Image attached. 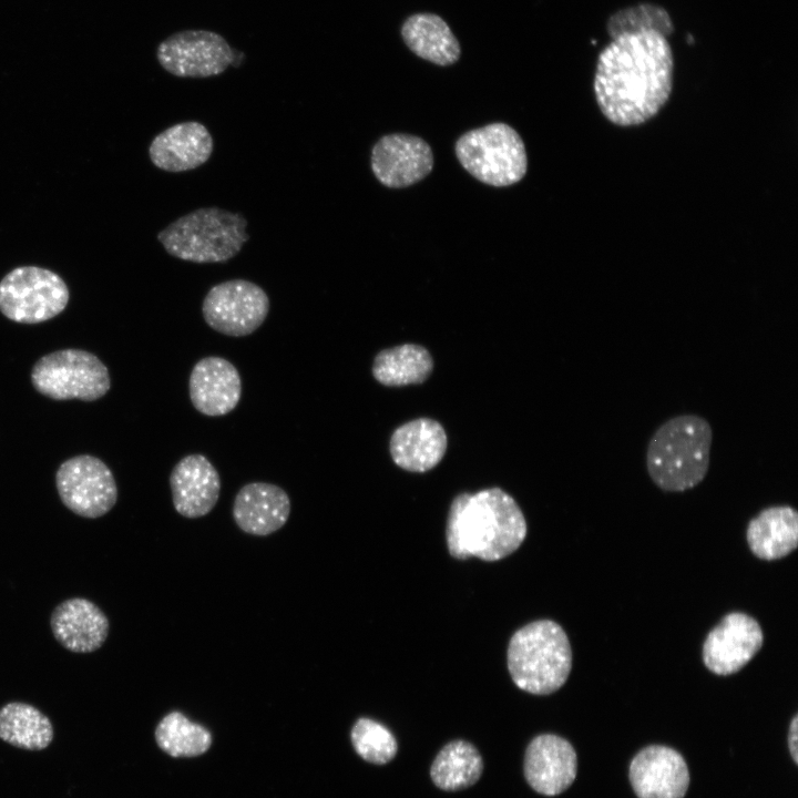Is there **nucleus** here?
<instances>
[{"instance_id":"1","label":"nucleus","mask_w":798,"mask_h":798,"mask_svg":"<svg viewBox=\"0 0 798 798\" xmlns=\"http://www.w3.org/2000/svg\"><path fill=\"white\" fill-rule=\"evenodd\" d=\"M673 74L674 58L665 34L655 29L620 33L597 58L596 103L615 125L643 124L668 101Z\"/></svg>"},{"instance_id":"2","label":"nucleus","mask_w":798,"mask_h":798,"mask_svg":"<svg viewBox=\"0 0 798 798\" xmlns=\"http://www.w3.org/2000/svg\"><path fill=\"white\" fill-rule=\"evenodd\" d=\"M526 521L516 501L500 488L460 493L451 502L446 539L458 559L498 561L512 554L526 536Z\"/></svg>"},{"instance_id":"3","label":"nucleus","mask_w":798,"mask_h":798,"mask_svg":"<svg viewBox=\"0 0 798 798\" xmlns=\"http://www.w3.org/2000/svg\"><path fill=\"white\" fill-rule=\"evenodd\" d=\"M713 430L697 415H679L662 423L646 448V470L652 481L667 492L693 489L709 468Z\"/></svg>"},{"instance_id":"4","label":"nucleus","mask_w":798,"mask_h":798,"mask_svg":"<svg viewBox=\"0 0 798 798\" xmlns=\"http://www.w3.org/2000/svg\"><path fill=\"white\" fill-rule=\"evenodd\" d=\"M507 663L510 676L520 689L549 695L566 682L572 668V649L557 623L539 620L512 635Z\"/></svg>"},{"instance_id":"5","label":"nucleus","mask_w":798,"mask_h":798,"mask_svg":"<svg viewBox=\"0 0 798 798\" xmlns=\"http://www.w3.org/2000/svg\"><path fill=\"white\" fill-rule=\"evenodd\" d=\"M242 213L219 207L192 211L160 231L157 239L166 253L197 264L225 263L248 241Z\"/></svg>"},{"instance_id":"6","label":"nucleus","mask_w":798,"mask_h":798,"mask_svg":"<svg viewBox=\"0 0 798 798\" xmlns=\"http://www.w3.org/2000/svg\"><path fill=\"white\" fill-rule=\"evenodd\" d=\"M454 150L463 168L491 186L515 184L526 173L524 143L505 123H491L464 133L456 142Z\"/></svg>"},{"instance_id":"7","label":"nucleus","mask_w":798,"mask_h":798,"mask_svg":"<svg viewBox=\"0 0 798 798\" xmlns=\"http://www.w3.org/2000/svg\"><path fill=\"white\" fill-rule=\"evenodd\" d=\"M31 382L53 400L95 401L108 393V367L92 352L62 349L41 357L32 367Z\"/></svg>"},{"instance_id":"8","label":"nucleus","mask_w":798,"mask_h":798,"mask_svg":"<svg viewBox=\"0 0 798 798\" xmlns=\"http://www.w3.org/2000/svg\"><path fill=\"white\" fill-rule=\"evenodd\" d=\"M69 298L64 280L37 266L14 268L0 282V311L20 324H39L58 316Z\"/></svg>"},{"instance_id":"9","label":"nucleus","mask_w":798,"mask_h":798,"mask_svg":"<svg viewBox=\"0 0 798 798\" xmlns=\"http://www.w3.org/2000/svg\"><path fill=\"white\" fill-rule=\"evenodd\" d=\"M62 503L74 514L96 519L117 501V487L110 468L99 458L80 454L63 461L55 473Z\"/></svg>"},{"instance_id":"10","label":"nucleus","mask_w":798,"mask_h":798,"mask_svg":"<svg viewBox=\"0 0 798 798\" xmlns=\"http://www.w3.org/2000/svg\"><path fill=\"white\" fill-rule=\"evenodd\" d=\"M269 298L257 284L246 279H231L214 285L202 304L205 323L215 331L229 337L253 334L265 321Z\"/></svg>"},{"instance_id":"11","label":"nucleus","mask_w":798,"mask_h":798,"mask_svg":"<svg viewBox=\"0 0 798 798\" xmlns=\"http://www.w3.org/2000/svg\"><path fill=\"white\" fill-rule=\"evenodd\" d=\"M156 58L172 75L201 79L222 74L233 63L235 54L216 32L182 30L157 45Z\"/></svg>"},{"instance_id":"12","label":"nucleus","mask_w":798,"mask_h":798,"mask_svg":"<svg viewBox=\"0 0 798 798\" xmlns=\"http://www.w3.org/2000/svg\"><path fill=\"white\" fill-rule=\"evenodd\" d=\"M763 642V631L757 621L734 612L708 633L703 645V661L713 673L730 675L755 656Z\"/></svg>"},{"instance_id":"13","label":"nucleus","mask_w":798,"mask_h":798,"mask_svg":"<svg viewBox=\"0 0 798 798\" xmlns=\"http://www.w3.org/2000/svg\"><path fill=\"white\" fill-rule=\"evenodd\" d=\"M433 167V154L422 139L408 134L382 136L372 147L371 168L385 186L400 188L423 180Z\"/></svg>"},{"instance_id":"14","label":"nucleus","mask_w":798,"mask_h":798,"mask_svg":"<svg viewBox=\"0 0 798 798\" xmlns=\"http://www.w3.org/2000/svg\"><path fill=\"white\" fill-rule=\"evenodd\" d=\"M628 775L638 798H683L689 785L688 767L682 755L661 745L638 751Z\"/></svg>"},{"instance_id":"15","label":"nucleus","mask_w":798,"mask_h":798,"mask_svg":"<svg viewBox=\"0 0 798 798\" xmlns=\"http://www.w3.org/2000/svg\"><path fill=\"white\" fill-rule=\"evenodd\" d=\"M577 757L572 745L553 734L534 737L525 749L524 777L530 787L544 796H556L576 777Z\"/></svg>"},{"instance_id":"16","label":"nucleus","mask_w":798,"mask_h":798,"mask_svg":"<svg viewBox=\"0 0 798 798\" xmlns=\"http://www.w3.org/2000/svg\"><path fill=\"white\" fill-rule=\"evenodd\" d=\"M175 511L188 519L208 514L221 493V477L212 462L201 453L183 457L170 474Z\"/></svg>"},{"instance_id":"17","label":"nucleus","mask_w":798,"mask_h":798,"mask_svg":"<svg viewBox=\"0 0 798 798\" xmlns=\"http://www.w3.org/2000/svg\"><path fill=\"white\" fill-rule=\"evenodd\" d=\"M188 393L198 412L208 417L227 415L241 400V375L237 368L223 357H204L191 371Z\"/></svg>"},{"instance_id":"18","label":"nucleus","mask_w":798,"mask_h":798,"mask_svg":"<svg viewBox=\"0 0 798 798\" xmlns=\"http://www.w3.org/2000/svg\"><path fill=\"white\" fill-rule=\"evenodd\" d=\"M57 642L73 653H92L106 641L110 630L105 613L84 597L68 598L58 604L50 617Z\"/></svg>"},{"instance_id":"19","label":"nucleus","mask_w":798,"mask_h":798,"mask_svg":"<svg viewBox=\"0 0 798 798\" xmlns=\"http://www.w3.org/2000/svg\"><path fill=\"white\" fill-rule=\"evenodd\" d=\"M213 147V137L207 127L200 122L187 121L158 133L150 144L149 155L160 170L180 173L206 163Z\"/></svg>"},{"instance_id":"20","label":"nucleus","mask_w":798,"mask_h":798,"mask_svg":"<svg viewBox=\"0 0 798 798\" xmlns=\"http://www.w3.org/2000/svg\"><path fill=\"white\" fill-rule=\"evenodd\" d=\"M290 509V499L283 488L257 481L247 483L238 490L232 513L242 531L265 536L285 525Z\"/></svg>"},{"instance_id":"21","label":"nucleus","mask_w":798,"mask_h":798,"mask_svg":"<svg viewBox=\"0 0 798 798\" xmlns=\"http://www.w3.org/2000/svg\"><path fill=\"white\" fill-rule=\"evenodd\" d=\"M447 446L448 438L440 422L418 418L392 432L389 449L398 467L411 472H426L442 460Z\"/></svg>"},{"instance_id":"22","label":"nucleus","mask_w":798,"mask_h":798,"mask_svg":"<svg viewBox=\"0 0 798 798\" xmlns=\"http://www.w3.org/2000/svg\"><path fill=\"white\" fill-rule=\"evenodd\" d=\"M746 538L757 557H784L798 544V513L789 505L766 508L749 521Z\"/></svg>"},{"instance_id":"23","label":"nucleus","mask_w":798,"mask_h":798,"mask_svg":"<svg viewBox=\"0 0 798 798\" xmlns=\"http://www.w3.org/2000/svg\"><path fill=\"white\" fill-rule=\"evenodd\" d=\"M401 37L416 55L438 65H451L461 54L460 43L450 27L434 13H416L407 18Z\"/></svg>"},{"instance_id":"24","label":"nucleus","mask_w":798,"mask_h":798,"mask_svg":"<svg viewBox=\"0 0 798 798\" xmlns=\"http://www.w3.org/2000/svg\"><path fill=\"white\" fill-rule=\"evenodd\" d=\"M433 370V359L423 346L405 344L378 352L372 364V376L387 387L418 385Z\"/></svg>"},{"instance_id":"25","label":"nucleus","mask_w":798,"mask_h":798,"mask_svg":"<svg viewBox=\"0 0 798 798\" xmlns=\"http://www.w3.org/2000/svg\"><path fill=\"white\" fill-rule=\"evenodd\" d=\"M483 761L478 749L469 741L457 739L444 745L437 754L430 777L446 791L468 788L481 777Z\"/></svg>"},{"instance_id":"26","label":"nucleus","mask_w":798,"mask_h":798,"mask_svg":"<svg viewBox=\"0 0 798 798\" xmlns=\"http://www.w3.org/2000/svg\"><path fill=\"white\" fill-rule=\"evenodd\" d=\"M0 738L19 748L41 750L51 743L53 726L37 707L11 702L0 708Z\"/></svg>"},{"instance_id":"27","label":"nucleus","mask_w":798,"mask_h":798,"mask_svg":"<svg viewBox=\"0 0 798 798\" xmlns=\"http://www.w3.org/2000/svg\"><path fill=\"white\" fill-rule=\"evenodd\" d=\"M155 739L158 747L173 757L198 756L212 744L211 733L181 712H171L162 718L155 729Z\"/></svg>"},{"instance_id":"28","label":"nucleus","mask_w":798,"mask_h":798,"mask_svg":"<svg viewBox=\"0 0 798 798\" xmlns=\"http://www.w3.org/2000/svg\"><path fill=\"white\" fill-rule=\"evenodd\" d=\"M350 738L356 753L376 765L389 763L398 750L392 733L370 718H359L351 728Z\"/></svg>"},{"instance_id":"29","label":"nucleus","mask_w":798,"mask_h":798,"mask_svg":"<svg viewBox=\"0 0 798 798\" xmlns=\"http://www.w3.org/2000/svg\"><path fill=\"white\" fill-rule=\"evenodd\" d=\"M641 29H655L668 37L673 33L674 25L668 12L653 3H640L618 10L606 22L611 39L620 33Z\"/></svg>"},{"instance_id":"30","label":"nucleus","mask_w":798,"mask_h":798,"mask_svg":"<svg viewBox=\"0 0 798 798\" xmlns=\"http://www.w3.org/2000/svg\"><path fill=\"white\" fill-rule=\"evenodd\" d=\"M798 716L795 715L792 718L790 726H789V733H788V747L790 755L795 761V764H798Z\"/></svg>"}]
</instances>
